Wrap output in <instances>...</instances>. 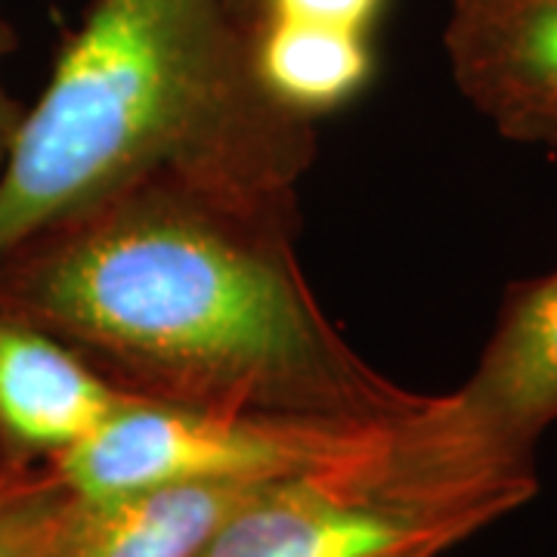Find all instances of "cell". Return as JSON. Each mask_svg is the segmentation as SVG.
I'll use <instances>...</instances> for the list:
<instances>
[{
  "mask_svg": "<svg viewBox=\"0 0 557 557\" xmlns=\"http://www.w3.org/2000/svg\"><path fill=\"white\" fill-rule=\"evenodd\" d=\"M298 208L139 183L0 258V307L134 399L322 421H394L399 387L322 313L295 255Z\"/></svg>",
  "mask_w": 557,
  "mask_h": 557,
  "instance_id": "1",
  "label": "cell"
},
{
  "mask_svg": "<svg viewBox=\"0 0 557 557\" xmlns=\"http://www.w3.org/2000/svg\"><path fill=\"white\" fill-rule=\"evenodd\" d=\"M317 121L260 84L226 0H90L0 164V258L139 183L298 208Z\"/></svg>",
  "mask_w": 557,
  "mask_h": 557,
  "instance_id": "2",
  "label": "cell"
},
{
  "mask_svg": "<svg viewBox=\"0 0 557 557\" xmlns=\"http://www.w3.org/2000/svg\"><path fill=\"white\" fill-rule=\"evenodd\" d=\"M536 493V456L453 391L354 453L276 480L199 557H443Z\"/></svg>",
  "mask_w": 557,
  "mask_h": 557,
  "instance_id": "3",
  "label": "cell"
},
{
  "mask_svg": "<svg viewBox=\"0 0 557 557\" xmlns=\"http://www.w3.org/2000/svg\"><path fill=\"white\" fill-rule=\"evenodd\" d=\"M384 424L131 397L53 465L84 502L168 483H276L354 453Z\"/></svg>",
  "mask_w": 557,
  "mask_h": 557,
  "instance_id": "4",
  "label": "cell"
},
{
  "mask_svg": "<svg viewBox=\"0 0 557 557\" xmlns=\"http://www.w3.org/2000/svg\"><path fill=\"white\" fill-rule=\"evenodd\" d=\"M443 47L502 137L557 152V0H453Z\"/></svg>",
  "mask_w": 557,
  "mask_h": 557,
  "instance_id": "5",
  "label": "cell"
},
{
  "mask_svg": "<svg viewBox=\"0 0 557 557\" xmlns=\"http://www.w3.org/2000/svg\"><path fill=\"white\" fill-rule=\"evenodd\" d=\"M127 399L65 341L0 307V468L60 461Z\"/></svg>",
  "mask_w": 557,
  "mask_h": 557,
  "instance_id": "6",
  "label": "cell"
},
{
  "mask_svg": "<svg viewBox=\"0 0 557 557\" xmlns=\"http://www.w3.org/2000/svg\"><path fill=\"white\" fill-rule=\"evenodd\" d=\"M458 397L498 440L536 456L539 440L557 421V270L508 288Z\"/></svg>",
  "mask_w": 557,
  "mask_h": 557,
  "instance_id": "7",
  "label": "cell"
},
{
  "mask_svg": "<svg viewBox=\"0 0 557 557\" xmlns=\"http://www.w3.org/2000/svg\"><path fill=\"white\" fill-rule=\"evenodd\" d=\"M273 483H168L78 498L50 557H199Z\"/></svg>",
  "mask_w": 557,
  "mask_h": 557,
  "instance_id": "8",
  "label": "cell"
},
{
  "mask_svg": "<svg viewBox=\"0 0 557 557\" xmlns=\"http://www.w3.org/2000/svg\"><path fill=\"white\" fill-rule=\"evenodd\" d=\"M251 62L267 94L300 119L319 121L359 100L375 78L372 35L317 22H248Z\"/></svg>",
  "mask_w": 557,
  "mask_h": 557,
  "instance_id": "9",
  "label": "cell"
},
{
  "mask_svg": "<svg viewBox=\"0 0 557 557\" xmlns=\"http://www.w3.org/2000/svg\"><path fill=\"white\" fill-rule=\"evenodd\" d=\"M78 505L57 465L0 468V557H50Z\"/></svg>",
  "mask_w": 557,
  "mask_h": 557,
  "instance_id": "10",
  "label": "cell"
},
{
  "mask_svg": "<svg viewBox=\"0 0 557 557\" xmlns=\"http://www.w3.org/2000/svg\"><path fill=\"white\" fill-rule=\"evenodd\" d=\"M391 0H258V16H276V20L317 22V25H335L372 35L387 13Z\"/></svg>",
  "mask_w": 557,
  "mask_h": 557,
  "instance_id": "11",
  "label": "cell"
},
{
  "mask_svg": "<svg viewBox=\"0 0 557 557\" xmlns=\"http://www.w3.org/2000/svg\"><path fill=\"white\" fill-rule=\"evenodd\" d=\"M16 44H20L16 40V28L0 13V65L16 50ZM22 115H25V106L3 87V78H0V164H3L7 152H10V143L16 137V127H20Z\"/></svg>",
  "mask_w": 557,
  "mask_h": 557,
  "instance_id": "12",
  "label": "cell"
},
{
  "mask_svg": "<svg viewBox=\"0 0 557 557\" xmlns=\"http://www.w3.org/2000/svg\"><path fill=\"white\" fill-rule=\"evenodd\" d=\"M226 7L236 13V20H242L248 25L251 16H255V10H258V0H226Z\"/></svg>",
  "mask_w": 557,
  "mask_h": 557,
  "instance_id": "13",
  "label": "cell"
}]
</instances>
